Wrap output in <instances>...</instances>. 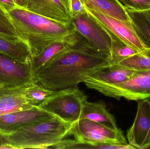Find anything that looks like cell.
<instances>
[{
  "label": "cell",
  "instance_id": "1",
  "mask_svg": "<svg viewBox=\"0 0 150 149\" xmlns=\"http://www.w3.org/2000/svg\"><path fill=\"white\" fill-rule=\"evenodd\" d=\"M74 44L33 73L34 83L58 91L76 87L86 75L110 65L109 57L78 33Z\"/></svg>",
  "mask_w": 150,
  "mask_h": 149
},
{
  "label": "cell",
  "instance_id": "2",
  "mask_svg": "<svg viewBox=\"0 0 150 149\" xmlns=\"http://www.w3.org/2000/svg\"><path fill=\"white\" fill-rule=\"evenodd\" d=\"M8 12L19 38L27 45L33 57L49 45L63 39L75 31L71 21L58 22L24 8L19 7Z\"/></svg>",
  "mask_w": 150,
  "mask_h": 149
},
{
  "label": "cell",
  "instance_id": "3",
  "mask_svg": "<svg viewBox=\"0 0 150 149\" xmlns=\"http://www.w3.org/2000/svg\"><path fill=\"white\" fill-rule=\"evenodd\" d=\"M72 125L58 117L24 127L4 136L16 149H49L70 134Z\"/></svg>",
  "mask_w": 150,
  "mask_h": 149
},
{
  "label": "cell",
  "instance_id": "4",
  "mask_svg": "<svg viewBox=\"0 0 150 149\" xmlns=\"http://www.w3.org/2000/svg\"><path fill=\"white\" fill-rule=\"evenodd\" d=\"M87 100L76 86L56 91L38 106L72 126L82 119L83 103Z\"/></svg>",
  "mask_w": 150,
  "mask_h": 149
},
{
  "label": "cell",
  "instance_id": "5",
  "mask_svg": "<svg viewBox=\"0 0 150 149\" xmlns=\"http://www.w3.org/2000/svg\"><path fill=\"white\" fill-rule=\"evenodd\" d=\"M97 90L105 96L120 100L125 98L130 101L150 99V70L135 71L128 80L120 83L96 87Z\"/></svg>",
  "mask_w": 150,
  "mask_h": 149
},
{
  "label": "cell",
  "instance_id": "6",
  "mask_svg": "<svg viewBox=\"0 0 150 149\" xmlns=\"http://www.w3.org/2000/svg\"><path fill=\"white\" fill-rule=\"evenodd\" d=\"M70 134L77 141L91 144H128L121 129H112L86 119H82L72 125Z\"/></svg>",
  "mask_w": 150,
  "mask_h": 149
},
{
  "label": "cell",
  "instance_id": "7",
  "mask_svg": "<svg viewBox=\"0 0 150 149\" xmlns=\"http://www.w3.org/2000/svg\"><path fill=\"white\" fill-rule=\"evenodd\" d=\"M75 30L98 50L110 57L112 38L109 31L86 12L71 19Z\"/></svg>",
  "mask_w": 150,
  "mask_h": 149
},
{
  "label": "cell",
  "instance_id": "8",
  "mask_svg": "<svg viewBox=\"0 0 150 149\" xmlns=\"http://www.w3.org/2000/svg\"><path fill=\"white\" fill-rule=\"evenodd\" d=\"M33 81L31 63H22L0 52V85L14 87Z\"/></svg>",
  "mask_w": 150,
  "mask_h": 149
},
{
  "label": "cell",
  "instance_id": "9",
  "mask_svg": "<svg viewBox=\"0 0 150 149\" xmlns=\"http://www.w3.org/2000/svg\"><path fill=\"white\" fill-rule=\"evenodd\" d=\"M56 116L38 106L0 116V134L8 136L20 129L36 122L52 120Z\"/></svg>",
  "mask_w": 150,
  "mask_h": 149
},
{
  "label": "cell",
  "instance_id": "10",
  "mask_svg": "<svg viewBox=\"0 0 150 149\" xmlns=\"http://www.w3.org/2000/svg\"><path fill=\"white\" fill-rule=\"evenodd\" d=\"M85 9L90 15L108 31L134 48L140 53H142L146 50V48L137 36L130 21L119 20L86 6Z\"/></svg>",
  "mask_w": 150,
  "mask_h": 149
},
{
  "label": "cell",
  "instance_id": "11",
  "mask_svg": "<svg viewBox=\"0 0 150 149\" xmlns=\"http://www.w3.org/2000/svg\"><path fill=\"white\" fill-rule=\"evenodd\" d=\"M134 123L127 131L128 143L135 149H150V101H137Z\"/></svg>",
  "mask_w": 150,
  "mask_h": 149
},
{
  "label": "cell",
  "instance_id": "12",
  "mask_svg": "<svg viewBox=\"0 0 150 149\" xmlns=\"http://www.w3.org/2000/svg\"><path fill=\"white\" fill-rule=\"evenodd\" d=\"M135 72L120 64L109 65L87 74L83 82L88 88L94 89L99 86L126 81L133 76Z\"/></svg>",
  "mask_w": 150,
  "mask_h": 149
},
{
  "label": "cell",
  "instance_id": "13",
  "mask_svg": "<svg viewBox=\"0 0 150 149\" xmlns=\"http://www.w3.org/2000/svg\"><path fill=\"white\" fill-rule=\"evenodd\" d=\"M68 0H26L24 8L58 22H67L71 17Z\"/></svg>",
  "mask_w": 150,
  "mask_h": 149
},
{
  "label": "cell",
  "instance_id": "14",
  "mask_svg": "<svg viewBox=\"0 0 150 149\" xmlns=\"http://www.w3.org/2000/svg\"><path fill=\"white\" fill-rule=\"evenodd\" d=\"M26 85L0 87V116L28 110L35 107L29 103L25 97V88Z\"/></svg>",
  "mask_w": 150,
  "mask_h": 149
},
{
  "label": "cell",
  "instance_id": "15",
  "mask_svg": "<svg viewBox=\"0 0 150 149\" xmlns=\"http://www.w3.org/2000/svg\"><path fill=\"white\" fill-rule=\"evenodd\" d=\"M78 35V33L75 31L63 39L49 45L40 54L33 57L31 63L33 73L57 56L70 49L74 44Z\"/></svg>",
  "mask_w": 150,
  "mask_h": 149
},
{
  "label": "cell",
  "instance_id": "16",
  "mask_svg": "<svg viewBox=\"0 0 150 149\" xmlns=\"http://www.w3.org/2000/svg\"><path fill=\"white\" fill-rule=\"evenodd\" d=\"M82 119L93 121L112 129H119L115 117L108 111L105 103L102 101L94 102L85 101L83 106Z\"/></svg>",
  "mask_w": 150,
  "mask_h": 149
},
{
  "label": "cell",
  "instance_id": "17",
  "mask_svg": "<svg viewBox=\"0 0 150 149\" xmlns=\"http://www.w3.org/2000/svg\"><path fill=\"white\" fill-rule=\"evenodd\" d=\"M125 8L137 36L145 48H150V8L137 10Z\"/></svg>",
  "mask_w": 150,
  "mask_h": 149
},
{
  "label": "cell",
  "instance_id": "18",
  "mask_svg": "<svg viewBox=\"0 0 150 149\" xmlns=\"http://www.w3.org/2000/svg\"><path fill=\"white\" fill-rule=\"evenodd\" d=\"M87 8L122 21H130L126 8L119 0H81Z\"/></svg>",
  "mask_w": 150,
  "mask_h": 149
},
{
  "label": "cell",
  "instance_id": "19",
  "mask_svg": "<svg viewBox=\"0 0 150 149\" xmlns=\"http://www.w3.org/2000/svg\"><path fill=\"white\" fill-rule=\"evenodd\" d=\"M0 52L22 63H32L33 56L27 45L20 39L7 38L0 36Z\"/></svg>",
  "mask_w": 150,
  "mask_h": 149
},
{
  "label": "cell",
  "instance_id": "20",
  "mask_svg": "<svg viewBox=\"0 0 150 149\" xmlns=\"http://www.w3.org/2000/svg\"><path fill=\"white\" fill-rule=\"evenodd\" d=\"M108 31L112 38V46L109 57L110 65L119 64L122 61L140 53L114 34Z\"/></svg>",
  "mask_w": 150,
  "mask_h": 149
},
{
  "label": "cell",
  "instance_id": "21",
  "mask_svg": "<svg viewBox=\"0 0 150 149\" xmlns=\"http://www.w3.org/2000/svg\"><path fill=\"white\" fill-rule=\"evenodd\" d=\"M56 92L46 89L34 82L26 85L25 88L26 99L29 103L34 106H38Z\"/></svg>",
  "mask_w": 150,
  "mask_h": 149
},
{
  "label": "cell",
  "instance_id": "22",
  "mask_svg": "<svg viewBox=\"0 0 150 149\" xmlns=\"http://www.w3.org/2000/svg\"><path fill=\"white\" fill-rule=\"evenodd\" d=\"M119 64L135 71L150 70V48L121 62Z\"/></svg>",
  "mask_w": 150,
  "mask_h": 149
},
{
  "label": "cell",
  "instance_id": "23",
  "mask_svg": "<svg viewBox=\"0 0 150 149\" xmlns=\"http://www.w3.org/2000/svg\"><path fill=\"white\" fill-rule=\"evenodd\" d=\"M0 36L10 39H20L8 12L1 3Z\"/></svg>",
  "mask_w": 150,
  "mask_h": 149
},
{
  "label": "cell",
  "instance_id": "24",
  "mask_svg": "<svg viewBox=\"0 0 150 149\" xmlns=\"http://www.w3.org/2000/svg\"><path fill=\"white\" fill-rule=\"evenodd\" d=\"M129 8L142 10L150 8V0H119Z\"/></svg>",
  "mask_w": 150,
  "mask_h": 149
},
{
  "label": "cell",
  "instance_id": "25",
  "mask_svg": "<svg viewBox=\"0 0 150 149\" xmlns=\"http://www.w3.org/2000/svg\"><path fill=\"white\" fill-rule=\"evenodd\" d=\"M68 7L71 18L86 12L85 6L81 0H68Z\"/></svg>",
  "mask_w": 150,
  "mask_h": 149
},
{
  "label": "cell",
  "instance_id": "26",
  "mask_svg": "<svg viewBox=\"0 0 150 149\" xmlns=\"http://www.w3.org/2000/svg\"><path fill=\"white\" fill-rule=\"evenodd\" d=\"M0 3L8 12L11 10L20 7L16 3L14 0H0Z\"/></svg>",
  "mask_w": 150,
  "mask_h": 149
},
{
  "label": "cell",
  "instance_id": "27",
  "mask_svg": "<svg viewBox=\"0 0 150 149\" xmlns=\"http://www.w3.org/2000/svg\"><path fill=\"white\" fill-rule=\"evenodd\" d=\"M17 5L21 8H24L26 0H14Z\"/></svg>",
  "mask_w": 150,
  "mask_h": 149
},
{
  "label": "cell",
  "instance_id": "28",
  "mask_svg": "<svg viewBox=\"0 0 150 149\" xmlns=\"http://www.w3.org/2000/svg\"><path fill=\"white\" fill-rule=\"evenodd\" d=\"M0 149H16L15 147H13L11 145L5 143V144H0Z\"/></svg>",
  "mask_w": 150,
  "mask_h": 149
},
{
  "label": "cell",
  "instance_id": "29",
  "mask_svg": "<svg viewBox=\"0 0 150 149\" xmlns=\"http://www.w3.org/2000/svg\"><path fill=\"white\" fill-rule=\"evenodd\" d=\"M5 143H7V142L4 136L0 134V144H5Z\"/></svg>",
  "mask_w": 150,
  "mask_h": 149
},
{
  "label": "cell",
  "instance_id": "30",
  "mask_svg": "<svg viewBox=\"0 0 150 149\" xmlns=\"http://www.w3.org/2000/svg\"><path fill=\"white\" fill-rule=\"evenodd\" d=\"M1 85H0V87H1Z\"/></svg>",
  "mask_w": 150,
  "mask_h": 149
},
{
  "label": "cell",
  "instance_id": "31",
  "mask_svg": "<svg viewBox=\"0 0 150 149\" xmlns=\"http://www.w3.org/2000/svg\"><path fill=\"white\" fill-rule=\"evenodd\" d=\"M149 100L150 101V99H149Z\"/></svg>",
  "mask_w": 150,
  "mask_h": 149
}]
</instances>
